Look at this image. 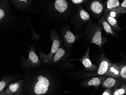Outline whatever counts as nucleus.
I'll use <instances>...</instances> for the list:
<instances>
[{"instance_id":"f257e3e1","label":"nucleus","mask_w":126,"mask_h":95,"mask_svg":"<svg viewBox=\"0 0 126 95\" xmlns=\"http://www.w3.org/2000/svg\"><path fill=\"white\" fill-rule=\"evenodd\" d=\"M54 67L42 65L24 74L25 95H52L58 93L59 78Z\"/></svg>"},{"instance_id":"412c9836","label":"nucleus","mask_w":126,"mask_h":95,"mask_svg":"<svg viewBox=\"0 0 126 95\" xmlns=\"http://www.w3.org/2000/svg\"><path fill=\"white\" fill-rule=\"evenodd\" d=\"M119 65L121 68L120 78L123 80H126V64H121Z\"/></svg>"},{"instance_id":"1a4fd4ad","label":"nucleus","mask_w":126,"mask_h":95,"mask_svg":"<svg viewBox=\"0 0 126 95\" xmlns=\"http://www.w3.org/2000/svg\"><path fill=\"white\" fill-rule=\"evenodd\" d=\"M86 6L89 12L96 18L103 16L106 8L105 2L99 0H88Z\"/></svg>"},{"instance_id":"393cba45","label":"nucleus","mask_w":126,"mask_h":95,"mask_svg":"<svg viewBox=\"0 0 126 95\" xmlns=\"http://www.w3.org/2000/svg\"><path fill=\"white\" fill-rule=\"evenodd\" d=\"M121 6L122 7L126 8V0H124L121 3Z\"/></svg>"},{"instance_id":"39448f33","label":"nucleus","mask_w":126,"mask_h":95,"mask_svg":"<svg viewBox=\"0 0 126 95\" xmlns=\"http://www.w3.org/2000/svg\"><path fill=\"white\" fill-rule=\"evenodd\" d=\"M50 37L52 41V44L49 53L46 54L42 52H39L40 58L42 64L44 65L49 66L50 65L54 55L62 46V40L59 33L55 30H50Z\"/></svg>"},{"instance_id":"423d86ee","label":"nucleus","mask_w":126,"mask_h":95,"mask_svg":"<svg viewBox=\"0 0 126 95\" xmlns=\"http://www.w3.org/2000/svg\"><path fill=\"white\" fill-rule=\"evenodd\" d=\"M25 78L13 81L7 86L0 95H25Z\"/></svg>"},{"instance_id":"a878e982","label":"nucleus","mask_w":126,"mask_h":95,"mask_svg":"<svg viewBox=\"0 0 126 95\" xmlns=\"http://www.w3.org/2000/svg\"><path fill=\"white\" fill-rule=\"evenodd\" d=\"M19 2H25L27 1V0H18Z\"/></svg>"},{"instance_id":"a211bd4d","label":"nucleus","mask_w":126,"mask_h":95,"mask_svg":"<svg viewBox=\"0 0 126 95\" xmlns=\"http://www.w3.org/2000/svg\"><path fill=\"white\" fill-rule=\"evenodd\" d=\"M121 84V83L117 79L114 77H108L106 78L102 83V86L104 88H114L117 87Z\"/></svg>"},{"instance_id":"f3484780","label":"nucleus","mask_w":126,"mask_h":95,"mask_svg":"<svg viewBox=\"0 0 126 95\" xmlns=\"http://www.w3.org/2000/svg\"><path fill=\"white\" fill-rule=\"evenodd\" d=\"M99 24L101 25L107 34L110 35L114 37H117L116 33L112 29L111 26L106 20L105 17H102L99 20Z\"/></svg>"},{"instance_id":"9b49d317","label":"nucleus","mask_w":126,"mask_h":95,"mask_svg":"<svg viewBox=\"0 0 126 95\" xmlns=\"http://www.w3.org/2000/svg\"><path fill=\"white\" fill-rule=\"evenodd\" d=\"M105 2L106 8L102 17H105L107 13L111 10L115 11L121 14L126 13V8L121 7L119 0H105Z\"/></svg>"},{"instance_id":"6ab92c4d","label":"nucleus","mask_w":126,"mask_h":95,"mask_svg":"<svg viewBox=\"0 0 126 95\" xmlns=\"http://www.w3.org/2000/svg\"><path fill=\"white\" fill-rule=\"evenodd\" d=\"M105 19L115 32H119L120 31L121 28L118 25L117 19L112 17L107 13L105 17Z\"/></svg>"},{"instance_id":"4468645a","label":"nucleus","mask_w":126,"mask_h":95,"mask_svg":"<svg viewBox=\"0 0 126 95\" xmlns=\"http://www.w3.org/2000/svg\"><path fill=\"white\" fill-rule=\"evenodd\" d=\"M24 75L17 74V75L10 76L2 74L1 80L0 81V93L4 90L7 86L11 82L24 78Z\"/></svg>"},{"instance_id":"bb28decb","label":"nucleus","mask_w":126,"mask_h":95,"mask_svg":"<svg viewBox=\"0 0 126 95\" xmlns=\"http://www.w3.org/2000/svg\"><path fill=\"white\" fill-rule=\"evenodd\" d=\"M100 0V1H102V0Z\"/></svg>"},{"instance_id":"0eeeda50","label":"nucleus","mask_w":126,"mask_h":95,"mask_svg":"<svg viewBox=\"0 0 126 95\" xmlns=\"http://www.w3.org/2000/svg\"><path fill=\"white\" fill-rule=\"evenodd\" d=\"M75 28L81 27L83 25L92 22L90 14L80 5L77 7V12L72 17Z\"/></svg>"},{"instance_id":"6e6552de","label":"nucleus","mask_w":126,"mask_h":95,"mask_svg":"<svg viewBox=\"0 0 126 95\" xmlns=\"http://www.w3.org/2000/svg\"><path fill=\"white\" fill-rule=\"evenodd\" d=\"M62 37L64 42V47L67 51H71L73 44L80 37L78 35H75L70 30V26L65 25L60 30Z\"/></svg>"},{"instance_id":"b1692460","label":"nucleus","mask_w":126,"mask_h":95,"mask_svg":"<svg viewBox=\"0 0 126 95\" xmlns=\"http://www.w3.org/2000/svg\"><path fill=\"white\" fill-rule=\"evenodd\" d=\"M113 91L110 88H106L105 90L102 93V95H112Z\"/></svg>"},{"instance_id":"dca6fc26","label":"nucleus","mask_w":126,"mask_h":95,"mask_svg":"<svg viewBox=\"0 0 126 95\" xmlns=\"http://www.w3.org/2000/svg\"><path fill=\"white\" fill-rule=\"evenodd\" d=\"M121 68L119 65L117 64H112L108 69L105 76L114 78H120Z\"/></svg>"},{"instance_id":"aec40b11","label":"nucleus","mask_w":126,"mask_h":95,"mask_svg":"<svg viewBox=\"0 0 126 95\" xmlns=\"http://www.w3.org/2000/svg\"><path fill=\"white\" fill-rule=\"evenodd\" d=\"M126 94V83H125L120 88L114 90L112 93L113 95H124Z\"/></svg>"},{"instance_id":"7ed1b4c3","label":"nucleus","mask_w":126,"mask_h":95,"mask_svg":"<svg viewBox=\"0 0 126 95\" xmlns=\"http://www.w3.org/2000/svg\"><path fill=\"white\" fill-rule=\"evenodd\" d=\"M28 56L26 59L23 55H20L19 64L21 68L25 72L30 71L43 65L41 61L35 51V44L32 46L28 45Z\"/></svg>"},{"instance_id":"5701e85b","label":"nucleus","mask_w":126,"mask_h":95,"mask_svg":"<svg viewBox=\"0 0 126 95\" xmlns=\"http://www.w3.org/2000/svg\"><path fill=\"white\" fill-rule=\"evenodd\" d=\"M73 4L80 5L87 3L88 0H70Z\"/></svg>"},{"instance_id":"f03ea898","label":"nucleus","mask_w":126,"mask_h":95,"mask_svg":"<svg viewBox=\"0 0 126 95\" xmlns=\"http://www.w3.org/2000/svg\"><path fill=\"white\" fill-rule=\"evenodd\" d=\"M73 8L69 0H54L51 6L40 12L42 21L58 25L68 21L73 16Z\"/></svg>"},{"instance_id":"4be33fe9","label":"nucleus","mask_w":126,"mask_h":95,"mask_svg":"<svg viewBox=\"0 0 126 95\" xmlns=\"http://www.w3.org/2000/svg\"><path fill=\"white\" fill-rule=\"evenodd\" d=\"M108 13L110 15L112 16V17L116 18V19H117L118 17L121 15V14L119 13L118 12L114 10L110 11L109 12H108Z\"/></svg>"},{"instance_id":"f8f14e48","label":"nucleus","mask_w":126,"mask_h":95,"mask_svg":"<svg viewBox=\"0 0 126 95\" xmlns=\"http://www.w3.org/2000/svg\"><path fill=\"white\" fill-rule=\"evenodd\" d=\"M111 64L110 60L108 59L104 54L101 55V59L98 70L93 74H85V76H105Z\"/></svg>"},{"instance_id":"9d476101","label":"nucleus","mask_w":126,"mask_h":95,"mask_svg":"<svg viewBox=\"0 0 126 95\" xmlns=\"http://www.w3.org/2000/svg\"><path fill=\"white\" fill-rule=\"evenodd\" d=\"M70 56L69 52L65 49L64 45L61 46L56 52L49 66L54 68L62 61H64L65 59Z\"/></svg>"},{"instance_id":"20e7f679","label":"nucleus","mask_w":126,"mask_h":95,"mask_svg":"<svg viewBox=\"0 0 126 95\" xmlns=\"http://www.w3.org/2000/svg\"><path fill=\"white\" fill-rule=\"evenodd\" d=\"M102 28L100 25L89 24L84 33L88 40L98 46L100 50L102 49L105 43L108 42L107 39L102 36Z\"/></svg>"},{"instance_id":"2eb2a0df","label":"nucleus","mask_w":126,"mask_h":95,"mask_svg":"<svg viewBox=\"0 0 126 95\" xmlns=\"http://www.w3.org/2000/svg\"><path fill=\"white\" fill-rule=\"evenodd\" d=\"M106 78L105 76L89 78L85 79L80 84L83 88H88L90 86H94L95 89H97L102 85V83Z\"/></svg>"},{"instance_id":"ddd939ff","label":"nucleus","mask_w":126,"mask_h":95,"mask_svg":"<svg viewBox=\"0 0 126 95\" xmlns=\"http://www.w3.org/2000/svg\"><path fill=\"white\" fill-rule=\"evenodd\" d=\"M90 46H89L85 54L81 58L77 59L82 64L86 71L90 72L96 71L98 70V67L95 64L93 63L89 57Z\"/></svg>"}]
</instances>
